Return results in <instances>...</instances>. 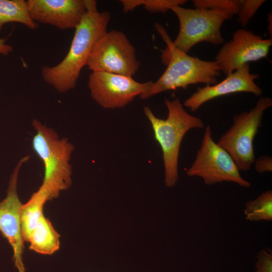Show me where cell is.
Segmentation results:
<instances>
[{
	"label": "cell",
	"instance_id": "1",
	"mask_svg": "<svg viewBox=\"0 0 272 272\" xmlns=\"http://www.w3.org/2000/svg\"><path fill=\"white\" fill-rule=\"evenodd\" d=\"M97 3L96 1L89 0L87 12L75 28L70 49L64 58L55 65L42 67L44 82L59 93L75 88L96 43L107 31L111 15L108 11L99 12Z\"/></svg>",
	"mask_w": 272,
	"mask_h": 272
},
{
	"label": "cell",
	"instance_id": "2",
	"mask_svg": "<svg viewBox=\"0 0 272 272\" xmlns=\"http://www.w3.org/2000/svg\"><path fill=\"white\" fill-rule=\"evenodd\" d=\"M155 27L166 44L161 56L167 68L161 76L152 83L145 92L140 96L148 99L156 94L178 88L186 89L198 83L212 85L218 83L220 69L215 61H207L190 56L176 48L165 28L158 23Z\"/></svg>",
	"mask_w": 272,
	"mask_h": 272
},
{
	"label": "cell",
	"instance_id": "3",
	"mask_svg": "<svg viewBox=\"0 0 272 272\" xmlns=\"http://www.w3.org/2000/svg\"><path fill=\"white\" fill-rule=\"evenodd\" d=\"M164 103L168 111L165 119L156 117L148 106L144 107V112L162 151L165 184L171 187L178 180V157L183 137L190 129L202 128L204 123L201 118L189 114L179 99L165 98Z\"/></svg>",
	"mask_w": 272,
	"mask_h": 272
},
{
	"label": "cell",
	"instance_id": "4",
	"mask_svg": "<svg viewBox=\"0 0 272 272\" xmlns=\"http://www.w3.org/2000/svg\"><path fill=\"white\" fill-rule=\"evenodd\" d=\"M32 124L36 131L32 148L44 168L43 180L39 189L50 200L72 184L70 161L74 147L66 138H60L53 129L38 120L34 119Z\"/></svg>",
	"mask_w": 272,
	"mask_h": 272
},
{
	"label": "cell",
	"instance_id": "5",
	"mask_svg": "<svg viewBox=\"0 0 272 272\" xmlns=\"http://www.w3.org/2000/svg\"><path fill=\"white\" fill-rule=\"evenodd\" d=\"M271 106V98L260 97L249 111L233 116L232 125L219 139L217 144L231 156L239 170L247 171L254 164L253 141L264 111Z\"/></svg>",
	"mask_w": 272,
	"mask_h": 272
},
{
	"label": "cell",
	"instance_id": "6",
	"mask_svg": "<svg viewBox=\"0 0 272 272\" xmlns=\"http://www.w3.org/2000/svg\"><path fill=\"white\" fill-rule=\"evenodd\" d=\"M171 10L177 16L179 30L174 45L187 53L197 43L205 42L214 45L224 42L221 28L224 21L233 16L230 12L216 9H187L176 6Z\"/></svg>",
	"mask_w": 272,
	"mask_h": 272
},
{
	"label": "cell",
	"instance_id": "7",
	"mask_svg": "<svg viewBox=\"0 0 272 272\" xmlns=\"http://www.w3.org/2000/svg\"><path fill=\"white\" fill-rule=\"evenodd\" d=\"M212 133L211 128L208 125L195 159L186 174L201 178L205 184L209 185L227 181L249 187L251 183L242 178L232 158L214 141Z\"/></svg>",
	"mask_w": 272,
	"mask_h": 272
},
{
	"label": "cell",
	"instance_id": "8",
	"mask_svg": "<svg viewBox=\"0 0 272 272\" xmlns=\"http://www.w3.org/2000/svg\"><path fill=\"white\" fill-rule=\"evenodd\" d=\"M87 66L93 72H104L132 77L139 70L135 49L122 31L106 32L96 43Z\"/></svg>",
	"mask_w": 272,
	"mask_h": 272
},
{
	"label": "cell",
	"instance_id": "9",
	"mask_svg": "<svg viewBox=\"0 0 272 272\" xmlns=\"http://www.w3.org/2000/svg\"><path fill=\"white\" fill-rule=\"evenodd\" d=\"M153 82L141 83L132 77L104 72L89 75L88 87L92 99L105 109L124 107L145 92Z\"/></svg>",
	"mask_w": 272,
	"mask_h": 272
},
{
	"label": "cell",
	"instance_id": "10",
	"mask_svg": "<svg viewBox=\"0 0 272 272\" xmlns=\"http://www.w3.org/2000/svg\"><path fill=\"white\" fill-rule=\"evenodd\" d=\"M271 45L272 39H263L251 31L239 29L223 44L215 61L227 76L246 64L266 57Z\"/></svg>",
	"mask_w": 272,
	"mask_h": 272
},
{
	"label": "cell",
	"instance_id": "11",
	"mask_svg": "<svg viewBox=\"0 0 272 272\" xmlns=\"http://www.w3.org/2000/svg\"><path fill=\"white\" fill-rule=\"evenodd\" d=\"M27 156L21 159L11 175L7 195L0 201V232L7 240L13 251V258L19 272H24L22 262L24 240L22 234L21 213L22 203L17 187L19 171L28 160Z\"/></svg>",
	"mask_w": 272,
	"mask_h": 272
},
{
	"label": "cell",
	"instance_id": "12",
	"mask_svg": "<svg viewBox=\"0 0 272 272\" xmlns=\"http://www.w3.org/2000/svg\"><path fill=\"white\" fill-rule=\"evenodd\" d=\"M30 16L35 23L61 30L75 29L87 12L89 0H28Z\"/></svg>",
	"mask_w": 272,
	"mask_h": 272
},
{
	"label": "cell",
	"instance_id": "13",
	"mask_svg": "<svg viewBox=\"0 0 272 272\" xmlns=\"http://www.w3.org/2000/svg\"><path fill=\"white\" fill-rule=\"evenodd\" d=\"M258 78V74L250 73L249 64H246L227 76L220 83L198 87L184 101L183 106L195 112L208 101L231 94L247 92L260 96L263 90L255 82Z\"/></svg>",
	"mask_w": 272,
	"mask_h": 272
},
{
	"label": "cell",
	"instance_id": "14",
	"mask_svg": "<svg viewBox=\"0 0 272 272\" xmlns=\"http://www.w3.org/2000/svg\"><path fill=\"white\" fill-rule=\"evenodd\" d=\"M59 238L51 222L43 214L29 238V249L42 254H52L59 248Z\"/></svg>",
	"mask_w": 272,
	"mask_h": 272
},
{
	"label": "cell",
	"instance_id": "15",
	"mask_svg": "<svg viewBox=\"0 0 272 272\" xmlns=\"http://www.w3.org/2000/svg\"><path fill=\"white\" fill-rule=\"evenodd\" d=\"M48 201L46 195L39 189L28 201L23 204L21 213L22 237L27 242L39 218L43 214L44 204Z\"/></svg>",
	"mask_w": 272,
	"mask_h": 272
},
{
	"label": "cell",
	"instance_id": "16",
	"mask_svg": "<svg viewBox=\"0 0 272 272\" xmlns=\"http://www.w3.org/2000/svg\"><path fill=\"white\" fill-rule=\"evenodd\" d=\"M14 22L33 30L38 26L30 16L26 1L0 0V32L6 24Z\"/></svg>",
	"mask_w": 272,
	"mask_h": 272
},
{
	"label": "cell",
	"instance_id": "17",
	"mask_svg": "<svg viewBox=\"0 0 272 272\" xmlns=\"http://www.w3.org/2000/svg\"><path fill=\"white\" fill-rule=\"evenodd\" d=\"M244 214L249 221H272V191L266 190L256 198L246 202Z\"/></svg>",
	"mask_w": 272,
	"mask_h": 272
},
{
	"label": "cell",
	"instance_id": "18",
	"mask_svg": "<svg viewBox=\"0 0 272 272\" xmlns=\"http://www.w3.org/2000/svg\"><path fill=\"white\" fill-rule=\"evenodd\" d=\"M186 0H120L124 13L133 11L139 6L151 13H165L176 6H181Z\"/></svg>",
	"mask_w": 272,
	"mask_h": 272
},
{
	"label": "cell",
	"instance_id": "19",
	"mask_svg": "<svg viewBox=\"0 0 272 272\" xmlns=\"http://www.w3.org/2000/svg\"><path fill=\"white\" fill-rule=\"evenodd\" d=\"M195 9H216L226 11L233 15L238 12L240 0H193Z\"/></svg>",
	"mask_w": 272,
	"mask_h": 272
},
{
	"label": "cell",
	"instance_id": "20",
	"mask_svg": "<svg viewBox=\"0 0 272 272\" xmlns=\"http://www.w3.org/2000/svg\"><path fill=\"white\" fill-rule=\"evenodd\" d=\"M265 2V0H240L237 14L238 23L243 27L247 25L258 9Z\"/></svg>",
	"mask_w": 272,
	"mask_h": 272
},
{
	"label": "cell",
	"instance_id": "21",
	"mask_svg": "<svg viewBox=\"0 0 272 272\" xmlns=\"http://www.w3.org/2000/svg\"><path fill=\"white\" fill-rule=\"evenodd\" d=\"M256 272H272V251L270 249H262L257 254Z\"/></svg>",
	"mask_w": 272,
	"mask_h": 272
},
{
	"label": "cell",
	"instance_id": "22",
	"mask_svg": "<svg viewBox=\"0 0 272 272\" xmlns=\"http://www.w3.org/2000/svg\"><path fill=\"white\" fill-rule=\"evenodd\" d=\"M254 163L255 170L259 173L272 171V159L269 156H261L255 160Z\"/></svg>",
	"mask_w": 272,
	"mask_h": 272
},
{
	"label": "cell",
	"instance_id": "23",
	"mask_svg": "<svg viewBox=\"0 0 272 272\" xmlns=\"http://www.w3.org/2000/svg\"><path fill=\"white\" fill-rule=\"evenodd\" d=\"M7 38H0V55H8L13 52V47L6 43Z\"/></svg>",
	"mask_w": 272,
	"mask_h": 272
},
{
	"label": "cell",
	"instance_id": "24",
	"mask_svg": "<svg viewBox=\"0 0 272 272\" xmlns=\"http://www.w3.org/2000/svg\"><path fill=\"white\" fill-rule=\"evenodd\" d=\"M267 21L268 23V32L270 38L272 39V14L271 11L267 14Z\"/></svg>",
	"mask_w": 272,
	"mask_h": 272
}]
</instances>
